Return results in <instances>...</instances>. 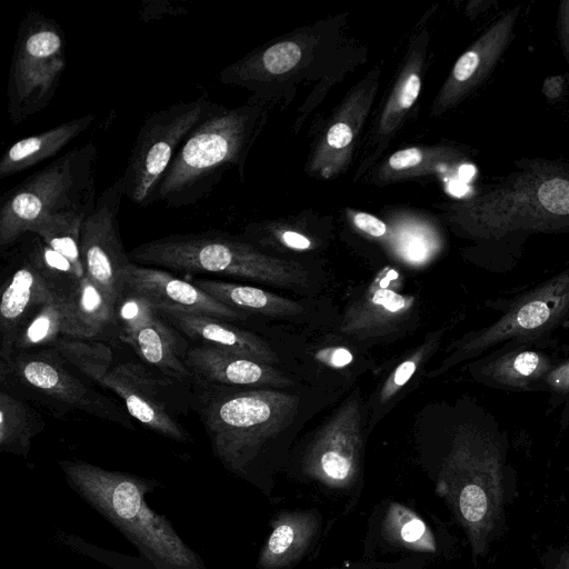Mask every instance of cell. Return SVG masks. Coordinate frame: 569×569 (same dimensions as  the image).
<instances>
[{
  "instance_id": "17",
  "label": "cell",
  "mask_w": 569,
  "mask_h": 569,
  "mask_svg": "<svg viewBox=\"0 0 569 569\" xmlns=\"http://www.w3.org/2000/svg\"><path fill=\"white\" fill-rule=\"evenodd\" d=\"M186 366L197 385L286 388L292 381L271 365L213 347L189 348Z\"/></svg>"
},
{
  "instance_id": "10",
  "label": "cell",
  "mask_w": 569,
  "mask_h": 569,
  "mask_svg": "<svg viewBox=\"0 0 569 569\" xmlns=\"http://www.w3.org/2000/svg\"><path fill=\"white\" fill-rule=\"evenodd\" d=\"M0 378L66 409L80 410L132 429L130 417L112 399L77 377L53 348L14 353L0 361Z\"/></svg>"
},
{
  "instance_id": "6",
  "label": "cell",
  "mask_w": 569,
  "mask_h": 569,
  "mask_svg": "<svg viewBox=\"0 0 569 569\" xmlns=\"http://www.w3.org/2000/svg\"><path fill=\"white\" fill-rule=\"evenodd\" d=\"M50 348L88 380L114 392L129 416L147 428L178 442L191 441L170 402V380L158 379L140 363L113 365L111 349L100 341L67 338Z\"/></svg>"
},
{
  "instance_id": "7",
  "label": "cell",
  "mask_w": 569,
  "mask_h": 569,
  "mask_svg": "<svg viewBox=\"0 0 569 569\" xmlns=\"http://www.w3.org/2000/svg\"><path fill=\"white\" fill-rule=\"evenodd\" d=\"M66 64L61 27L40 12H29L19 27L9 69L7 100L12 124H20L50 103Z\"/></svg>"
},
{
  "instance_id": "16",
  "label": "cell",
  "mask_w": 569,
  "mask_h": 569,
  "mask_svg": "<svg viewBox=\"0 0 569 569\" xmlns=\"http://www.w3.org/2000/svg\"><path fill=\"white\" fill-rule=\"evenodd\" d=\"M361 432V401L353 393L316 436L310 449L312 466L330 479H348L357 465Z\"/></svg>"
},
{
  "instance_id": "8",
  "label": "cell",
  "mask_w": 569,
  "mask_h": 569,
  "mask_svg": "<svg viewBox=\"0 0 569 569\" xmlns=\"http://www.w3.org/2000/svg\"><path fill=\"white\" fill-rule=\"evenodd\" d=\"M220 108L202 96L150 114L138 132L121 177L124 196L139 206L152 204L156 191L181 144Z\"/></svg>"
},
{
  "instance_id": "3",
  "label": "cell",
  "mask_w": 569,
  "mask_h": 569,
  "mask_svg": "<svg viewBox=\"0 0 569 569\" xmlns=\"http://www.w3.org/2000/svg\"><path fill=\"white\" fill-rule=\"evenodd\" d=\"M256 121L257 112L251 107H221L202 121L177 151L153 203L181 208L206 198L228 168L241 163Z\"/></svg>"
},
{
  "instance_id": "30",
  "label": "cell",
  "mask_w": 569,
  "mask_h": 569,
  "mask_svg": "<svg viewBox=\"0 0 569 569\" xmlns=\"http://www.w3.org/2000/svg\"><path fill=\"white\" fill-rule=\"evenodd\" d=\"M28 260L44 277L53 291L67 299L76 291L83 278L64 256L42 240L33 246Z\"/></svg>"
},
{
  "instance_id": "24",
  "label": "cell",
  "mask_w": 569,
  "mask_h": 569,
  "mask_svg": "<svg viewBox=\"0 0 569 569\" xmlns=\"http://www.w3.org/2000/svg\"><path fill=\"white\" fill-rule=\"evenodd\" d=\"M551 371V361L532 350L502 351L499 357L485 359L478 367L479 376L498 386L527 387L535 379L546 378Z\"/></svg>"
},
{
  "instance_id": "37",
  "label": "cell",
  "mask_w": 569,
  "mask_h": 569,
  "mask_svg": "<svg viewBox=\"0 0 569 569\" xmlns=\"http://www.w3.org/2000/svg\"><path fill=\"white\" fill-rule=\"evenodd\" d=\"M280 241L293 250H308L311 248V241L308 237L292 230H284L279 234Z\"/></svg>"
},
{
  "instance_id": "13",
  "label": "cell",
  "mask_w": 569,
  "mask_h": 569,
  "mask_svg": "<svg viewBox=\"0 0 569 569\" xmlns=\"http://www.w3.org/2000/svg\"><path fill=\"white\" fill-rule=\"evenodd\" d=\"M124 290L133 291L157 307L203 315L226 321L243 320L247 313L219 302L193 282L154 267L130 262L123 273Z\"/></svg>"
},
{
  "instance_id": "32",
  "label": "cell",
  "mask_w": 569,
  "mask_h": 569,
  "mask_svg": "<svg viewBox=\"0 0 569 569\" xmlns=\"http://www.w3.org/2000/svg\"><path fill=\"white\" fill-rule=\"evenodd\" d=\"M541 204L552 213H569V181L555 178L547 180L538 190Z\"/></svg>"
},
{
  "instance_id": "33",
  "label": "cell",
  "mask_w": 569,
  "mask_h": 569,
  "mask_svg": "<svg viewBox=\"0 0 569 569\" xmlns=\"http://www.w3.org/2000/svg\"><path fill=\"white\" fill-rule=\"evenodd\" d=\"M460 510L470 522L480 521L487 513V496L478 485H467L460 493Z\"/></svg>"
},
{
  "instance_id": "28",
  "label": "cell",
  "mask_w": 569,
  "mask_h": 569,
  "mask_svg": "<svg viewBox=\"0 0 569 569\" xmlns=\"http://www.w3.org/2000/svg\"><path fill=\"white\" fill-rule=\"evenodd\" d=\"M448 152L441 148H406L392 153L377 171L380 181H395L429 173L447 162Z\"/></svg>"
},
{
  "instance_id": "1",
  "label": "cell",
  "mask_w": 569,
  "mask_h": 569,
  "mask_svg": "<svg viewBox=\"0 0 569 569\" xmlns=\"http://www.w3.org/2000/svg\"><path fill=\"white\" fill-rule=\"evenodd\" d=\"M60 466L68 483L117 527L158 569H206L171 522L144 500L157 482L78 460Z\"/></svg>"
},
{
  "instance_id": "29",
  "label": "cell",
  "mask_w": 569,
  "mask_h": 569,
  "mask_svg": "<svg viewBox=\"0 0 569 569\" xmlns=\"http://www.w3.org/2000/svg\"><path fill=\"white\" fill-rule=\"evenodd\" d=\"M442 333L430 335L422 345L416 348L395 370L387 377L376 395L375 409L372 412L370 427L378 421V413L386 410L387 405L391 403L401 392L412 376L426 362V360L437 349Z\"/></svg>"
},
{
  "instance_id": "34",
  "label": "cell",
  "mask_w": 569,
  "mask_h": 569,
  "mask_svg": "<svg viewBox=\"0 0 569 569\" xmlns=\"http://www.w3.org/2000/svg\"><path fill=\"white\" fill-rule=\"evenodd\" d=\"M350 216L352 218V223L359 230L373 238H382L388 233L387 224L370 213L357 211L352 212Z\"/></svg>"
},
{
  "instance_id": "9",
  "label": "cell",
  "mask_w": 569,
  "mask_h": 569,
  "mask_svg": "<svg viewBox=\"0 0 569 569\" xmlns=\"http://www.w3.org/2000/svg\"><path fill=\"white\" fill-rule=\"evenodd\" d=\"M569 326V272L556 276L516 299L493 325L466 335L452 345L453 352L429 377H436L488 347L509 341L521 346L557 327Z\"/></svg>"
},
{
  "instance_id": "31",
  "label": "cell",
  "mask_w": 569,
  "mask_h": 569,
  "mask_svg": "<svg viewBox=\"0 0 569 569\" xmlns=\"http://www.w3.org/2000/svg\"><path fill=\"white\" fill-rule=\"evenodd\" d=\"M431 232L423 227L401 228L392 240L396 253L406 262L421 264L428 261L437 249Z\"/></svg>"
},
{
  "instance_id": "21",
  "label": "cell",
  "mask_w": 569,
  "mask_h": 569,
  "mask_svg": "<svg viewBox=\"0 0 569 569\" xmlns=\"http://www.w3.org/2000/svg\"><path fill=\"white\" fill-rule=\"evenodd\" d=\"M88 339L67 298L57 296L20 331L11 357L17 352L48 348L61 339Z\"/></svg>"
},
{
  "instance_id": "15",
  "label": "cell",
  "mask_w": 569,
  "mask_h": 569,
  "mask_svg": "<svg viewBox=\"0 0 569 569\" xmlns=\"http://www.w3.org/2000/svg\"><path fill=\"white\" fill-rule=\"evenodd\" d=\"M397 277L386 268L343 315L340 332L360 340L398 331L413 313L415 297L399 293L389 283Z\"/></svg>"
},
{
  "instance_id": "18",
  "label": "cell",
  "mask_w": 569,
  "mask_h": 569,
  "mask_svg": "<svg viewBox=\"0 0 569 569\" xmlns=\"http://www.w3.org/2000/svg\"><path fill=\"white\" fill-rule=\"evenodd\" d=\"M57 296L29 260L12 273L3 286L0 302V361L11 358L20 331Z\"/></svg>"
},
{
  "instance_id": "2",
  "label": "cell",
  "mask_w": 569,
  "mask_h": 569,
  "mask_svg": "<svg viewBox=\"0 0 569 569\" xmlns=\"http://www.w3.org/2000/svg\"><path fill=\"white\" fill-rule=\"evenodd\" d=\"M128 257L147 267L224 274L281 288L306 287L309 280L300 263L214 232L171 234L136 247Z\"/></svg>"
},
{
  "instance_id": "22",
  "label": "cell",
  "mask_w": 569,
  "mask_h": 569,
  "mask_svg": "<svg viewBox=\"0 0 569 569\" xmlns=\"http://www.w3.org/2000/svg\"><path fill=\"white\" fill-rule=\"evenodd\" d=\"M199 289L219 302L241 311L268 317H293L303 312L295 300L251 286L211 279H194Z\"/></svg>"
},
{
  "instance_id": "11",
  "label": "cell",
  "mask_w": 569,
  "mask_h": 569,
  "mask_svg": "<svg viewBox=\"0 0 569 569\" xmlns=\"http://www.w3.org/2000/svg\"><path fill=\"white\" fill-rule=\"evenodd\" d=\"M124 196L121 177L103 190L81 226L80 251L86 276L116 308L124 293L122 273L131 262L126 253L118 214Z\"/></svg>"
},
{
  "instance_id": "12",
  "label": "cell",
  "mask_w": 569,
  "mask_h": 569,
  "mask_svg": "<svg viewBox=\"0 0 569 569\" xmlns=\"http://www.w3.org/2000/svg\"><path fill=\"white\" fill-rule=\"evenodd\" d=\"M116 325L119 338L147 363L168 378L192 380L187 341L148 299L126 289L116 307Z\"/></svg>"
},
{
  "instance_id": "14",
  "label": "cell",
  "mask_w": 569,
  "mask_h": 569,
  "mask_svg": "<svg viewBox=\"0 0 569 569\" xmlns=\"http://www.w3.org/2000/svg\"><path fill=\"white\" fill-rule=\"evenodd\" d=\"M377 72L368 74L350 91L317 144L308 170L320 178L335 177L351 158L353 143L372 106Z\"/></svg>"
},
{
  "instance_id": "27",
  "label": "cell",
  "mask_w": 569,
  "mask_h": 569,
  "mask_svg": "<svg viewBox=\"0 0 569 569\" xmlns=\"http://www.w3.org/2000/svg\"><path fill=\"white\" fill-rule=\"evenodd\" d=\"M68 301L88 339L98 337L110 325H116V308L87 276Z\"/></svg>"
},
{
  "instance_id": "5",
  "label": "cell",
  "mask_w": 569,
  "mask_h": 569,
  "mask_svg": "<svg viewBox=\"0 0 569 569\" xmlns=\"http://www.w3.org/2000/svg\"><path fill=\"white\" fill-rule=\"evenodd\" d=\"M199 415L213 453L227 466H246L258 449L295 419L299 398L274 389L228 391L204 386Z\"/></svg>"
},
{
  "instance_id": "4",
  "label": "cell",
  "mask_w": 569,
  "mask_h": 569,
  "mask_svg": "<svg viewBox=\"0 0 569 569\" xmlns=\"http://www.w3.org/2000/svg\"><path fill=\"white\" fill-rule=\"evenodd\" d=\"M98 149L90 141L71 149L4 194L0 208V246L6 248L42 218L87 217L96 206Z\"/></svg>"
},
{
  "instance_id": "35",
  "label": "cell",
  "mask_w": 569,
  "mask_h": 569,
  "mask_svg": "<svg viewBox=\"0 0 569 569\" xmlns=\"http://www.w3.org/2000/svg\"><path fill=\"white\" fill-rule=\"evenodd\" d=\"M316 358L331 368H343L353 360L350 350L343 347L321 349L316 353Z\"/></svg>"
},
{
  "instance_id": "38",
  "label": "cell",
  "mask_w": 569,
  "mask_h": 569,
  "mask_svg": "<svg viewBox=\"0 0 569 569\" xmlns=\"http://www.w3.org/2000/svg\"><path fill=\"white\" fill-rule=\"evenodd\" d=\"M425 531V525L418 519L407 522L402 530L401 536L406 541L412 542L418 540Z\"/></svg>"
},
{
  "instance_id": "19",
  "label": "cell",
  "mask_w": 569,
  "mask_h": 569,
  "mask_svg": "<svg viewBox=\"0 0 569 569\" xmlns=\"http://www.w3.org/2000/svg\"><path fill=\"white\" fill-rule=\"evenodd\" d=\"M157 307V306H156ZM168 321L182 335L199 342L268 365L278 362L269 345L249 331L218 318L157 307Z\"/></svg>"
},
{
  "instance_id": "23",
  "label": "cell",
  "mask_w": 569,
  "mask_h": 569,
  "mask_svg": "<svg viewBox=\"0 0 569 569\" xmlns=\"http://www.w3.org/2000/svg\"><path fill=\"white\" fill-rule=\"evenodd\" d=\"M426 41L411 46L408 59L383 107L377 123V136H390L401 123L409 109L417 101L421 90V76Z\"/></svg>"
},
{
  "instance_id": "36",
  "label": "cell",
  "mask_w": 569,
  "mask_h": 569,
  "mask_svg": "<svg viewBox=\"0 0 569 569\" xmlns=\"http://www.w3.org/2000/svg\"><path fill=\"white\" fill-rule=\"evenodd\" d=\"M293 541L292 528L288 525L279 526L269 538L268 549L272 553L286 551Z\"/></svg>"
},
{
  "instance_id": "25",
  "label": "cell",
  "mask_w": 569,
  "mask_h": 569,
  "mask_svg": "<svg viewBox=\"0 0 569 569\" xmlns=\"http://www.w3.org/2000/svg\"><path fill=\"white\" fill-rule=\"evenodd\" d=\"M44 428L41 416L28 403L1 390L0 450L28 456L34 436Z\"/></svg>"
},
{
  "instance_id": "26",
  "label": "cell",
  "mask_w": 569,
  "mask_h": 569,
  "mask_svg": "<svg viewBox=\"0 0 569 569\" xmlns=\"http://www.w3.org/2000/svg\"><path fill=\"white\" fill-rule=\"evenodd\" d=\"M86 217L78 214H56L40 219L30 232L36 233L46 244L64 256L84 277L80 251L81 226Z\"/></svg>"
},
{
  "instance_id": "20",
  "label": "cell",
  "mask_w": 569,
  "mask_h": 569,
  "mask_svg": "<svg viewBox=\"0 0 569 569\" xmlns=\"http://www.w3.org/2000/svg\"><path fill=\"white\" fill-rule=\"evenodd\" d=\"M94 119V113H88L16 141L0 158V179L22 172L54 157L82 134Z\"/></svg>"
}]
</instances>
